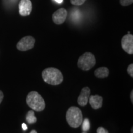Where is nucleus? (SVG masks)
Returning a JSON list of instances; mask_svg holds the SVG:
<instances>
[{"instance_id":"11","label":"nucleus","mask_w":133,"mask_h":133,"mask_svg":"<svg viewBox=\"0 0 133 133\" xmlns=\"http://www.w3.org/2000/svg\"><path fill=\"white\" fill-rule=\"evenodd\" d=\"M109 74V70L105 66H101L94 71V75L99 78H104L107 77Z\"/></svg>"},{"instance_id":"13","label":"nucleus","mask_w":133,"mask_h":133,"mask_svg":"<svg viewBox=\"0 0 133 133\" xmlns=\"http://www.w3.org/2000/svg\"><path fill=\"white\" fill-rule=\"evenodd\" d=\"M89 128H90V123H89V119L86 118L83 121L82 125V129L83 132H86V131L89 130Z\"/></svg>"},{"instance_id":"3","label":"nucleus","mask_w":133,"mask_h":133,"mask_svg":"<svg viewBox=\"0 0 133 133\" xmlns=\"http://www.w3.org/2000/svg\"><path fill=\"white\" fill-rule=\"evenodd\" d=\"M66 119L70 126L76 128L82 124L83 115L78 107L72 106L68 109L66 114Z\"/></svg>"},{"instance_id":"1","label":"nucleus","mask_w":133,"mask_h":133,"mask_svg":"<svg viewBox=\"0 0 133 133\" xmlns=\"http://www.w3.org/2000/svg\"><path fill=\"white\" fill-rule=\"evenodd\" d=\"M41 75L43 80L52 86L59 85L64 80L62 74L56 68H47L42 71Z\"/></svg>"},{"instance_id":"19","label":"nucleus","mask_w":133,"mask_h":133,"mask_svg":"<svg viewBox=\"0 0 133 133\" xmlns=\"http://www.w3.org/2000/svg\"><path fill=\"white\" fill-rule=\"evenodd\" d=\"M22 129H24V131L26 130V129H27V128H28V127H27V126H26V124H25V123L22 124Z\"/></svg>"},{"instance_id":"8","label":"nucleus","mask_w":133,"mask_h":133,"mask_svg":"<svg viewBox=\"0 0 133 133\" xmlns=\"http://www.w3.org/2000/svg\"><path fill=\"white\" fill-rule=\"evenodd\" d=\"M67 11L64 8H60L52 15L53 22L57 25L63 24L66 19Z\"/></svg>"},{"instance_id":"23","label":"nucleus","mask_w":133,"mask_h":133,"mask_svg":"<svg viewBox=\"0 0 133 133\" xmlns=\"http://www.w3.org/2000/svg\"><path fill=\"white\" fill-rule=\"evenodd\" d=\"M82 133H87V132H83Z\"/></svg>"},{"instance_id":"10","label":"nucleus","mask_w":133,"mask_h":133,"mask_svg":"<svg viewBox=\"0 0 133 133\" xmlns=\"http://www.w3.org/2000/svg\"><path fill=\"white\" fill-rule=\"evenodd\" d=\"M89 104L93 109H99L102 106L103 98L99 95H91L89 97Z\"/></svg>"},{"instance_id":"4","label":"nucleus","mask_w":133,"mask_h":133,"mask_svg":"<svg viewBox=\"0 0 133 133\" xmlns=\"http://www.w3.org/2000/svg\"><path fill=\"white\" fill-rule=\"evenodd\" d=\"M96 61L94 55L91 52H85L79 57L78 66L81 70L88 71L96 65Z\"/></svg>"},{"instance_id":"2","label":"nucleus","mask_w":133,"mask_h":133,"mask_svg":"<svg viewBox=\"0 0 133 133\" xmlns=\"http://www.w3.org/2000/svg\"><path fill=\"white\" fill-rule=\"evenodd\" d=\"M26 102L29 107L36 112H41L45 109V101L36 91H31L28 94Z\"/></svg>"},{"instance_id":"21","label":"nucleus","mask_w":133,"mask_h":133,"mask_svg":"<svg viewBox=\"0 0 133 133\" xmlns=\"http://www.w3.org/2000/svg\"><path fill=\"white\" fill-rule=\"evenodd\" d=\"M54 1H56L57 3H59V4H61V3L63 2V0H54Z\"/></svg>"},{"instance_id":"17","label":"nucleus","mask_w":133,"mask_h":133,"mask_svg":"<svg viewBox=\"0 0 133 133\" xmlns=\"http://www.w3.org/2000/svg\"><path fill=\"white\" fill-rule=\"evenodd\" d=\"M97 133H109V132L104 128L99 127L97 129Z\"/></svg>"},{"instance_id":"14","label":"nucleus","mask_w":133,"mask_h":133,"mask_svg":"<svg viewBox=\"0 0 133 133\" xmlns=\"http://www.w3.org/2000/svg\"><path fill=\"white\" fill-rule=\"evenodd\" d=\"M86 0H70V2L71 4L74 6H81L83 4Z\"/></svg>"},{"instance_id":"22","label":"nucleus","mask_w":133,"mask_h":133,"mask_svg":"<svg viewBox=\"0 0 133 133\" xmlns=\"http://www.w3.org/2000/svg\"><path fill=\"white\" fill-rule=\"evenodd\" d=\"M30 133H37V131H36V130H35V129H33V130L31 131Z\"/></svg>"},{"instance_id":"15","label":"nucleus","mask_w":133,"mask_h":133,"mask_svg":"<svg viewBox=\"0 0 133 133\" xmlns=\"http://www.w3.org/2000/svg\"><path fill=\"white\" fill-rule=\"evenodd\" d=\"M133 0H120V4L123 6H127L132 4Z\"/></svg>"},{"instance_id":"7","label":"nucleus","mask_w":133,"mask_h":133,"mask_svg":"<svg viewBox=\"0 0 133 133\" xmlns=\"http://www.w3.org/2000/svg\"><path fill=\"white\" fill-rule=\"evenodd\" d=\"M32 3L30 0H21L19 4V14L22 16H27L32 11Z\"/></svg>"},{"instance_id":"12","label":"nucleus","mask_w":133,"mask_h":133,"mask_svg":"<svg viewBox=\"0 0 133 133\" xmlns=\"http://www.w3.org/2000/svg\"><path fill=\"white\" fill-rule=\"evenodd\" d=\"M26 120L29 124L35 123L37 121V118L35 116L34 111L31 110L27 112L26 115Z\"/></svg>"},{"instance_id":"6","label":"nucleus","mask_w":133,"mask_h":133,"mask_svg":"<svg viewBox=\"0 0 133 133\" xmlns=\"http://www.w3.org/2000/svg\"><path fill=\"white\" fill-rule=\"evenodd\" d=\"M121 47L129 54H133V35L130 33L125 35L121 39Z\"/></svg>"},{"instance_id":"5","label":"nucleus","mask_w":133,"mask_h":133,"mask_svg":"<svg viewBox=\"0 0 133 133\" xmlns=\"http://www.w3.org/2000/svg\"><path fill=\"white\" fill-rule=\"evenodd\" d=\"M35 39L31 36H26L22 38L17 44L16 47L21 51H26L34 47Z\"/></svg>"},{"instance_id":"20","label":"nucleus","mask_w":133,"mask_h":133,"mask_svg":"<svg viewBox=\"0 0 133 133\" xmlns=\"http://www.w3.org/2000/svg\"><path fill=\"white\" fill-rule=\"evenodd\" d=\"M130 99L131 101V102L133 103V91H131V94H130Z\"/></svg>"},{"instance_id":"16","label":"nucleus","mask_w":133,"mask_h":133,"mask_svg":"<svg viewBox=\"0 0 133 133\" xmlns=\"http://www.w3.org/2000/svg\"><path fill=\"white\" fill-rule=\"evenodd\" d=\"M127 72L131 77H133V64H131L127 68Z\"/></svg>"},{"instance_id":"9","label":"nucleus","mask_w":133,"mask_h":133,"mask_svg":"<svg viewBox=\"0 0 133 133\" xmlns=\"http://www.w3.org/2000/svg\"><path fill=\"white\" fill-rule=\"evenodd\" d=\"M91 94V89L89 88L84 87L81 89V91L79 94V97H78L77 102L80 106L84 107L87 105V103L89 100V97L90 96Z\"/></svg>"},{"instance_id":"18","label":"nucleus","mask_w":133,"mask_h":133,"mask_svg":"<svg viewBox=\"0 0 133 133\" xmlns=\"http://www.w3.org/2000/svg\"><path fill=\"white\" fill-rule=\"evenodd\" d=\"M3 97H4V94H3V93L2 91H0V104H1V102H2V101H3Z\"/></svg>"}]
</instances>
